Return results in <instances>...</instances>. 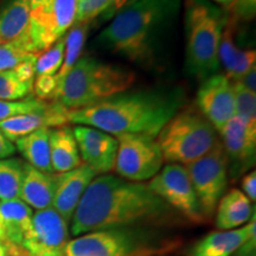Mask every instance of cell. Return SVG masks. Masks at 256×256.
<instances>
[{"label": "cell", "instance_id": "e575fe53", "mask_svg": "<svg viewBox=\"0 0 256 256\" xmlns=\"http://www.w3.org/2000/svg\"><path fill=\"white\" fill-rule=\"evenodd\" d=\"M16 153V146L0 132V159H6Z\"/></svg>", "mask_w": 256, "mask_h": 256}, {"label": "cell", "instance_id": "ac0fdd59", "mask_svg": "<svg viewBox=\"0 0 256 256\" xmlns=\"http://www.w3.org/2000/svg\"><path fill=\"white\" fill-rule=\"evenodd\" d=\"M56 190V174H46L24 162L20 200L30 208L44 210L52 206Z\"/></svg>", "mask_w": 256, "mask_h": 256}, {"label": "cell", "instance_id": "7402d4cb", "mask_svg": "<svg viewBox=\"0 0 256 256\" xmlns=\"http://www.w3.org/2000/svg\"><path fill=\"white\" fill-rule=\"evenodd\" d=\"M50 128H40L16 142V150L26 159L28 164L46 174H54L50 159Z\"/></svg>", "mask_w": 256, "mask_h": 256}, {"label": "cell", "instance_id": "ab89813d", "mask_svg": "<svg viewBox=\"0 0 256 256\" xmlns=\"http://www.w3.org/2000/svg\"><path fill=\"white\" fill-rule=\"evenodd\" d=\"M2 234H4V229H2V217L0 214V240L2 238Z\"/></svg>", "mask_w": 256, "mask_h": 256}, {"label": "cell", "instance_id": "cb8c5ba5", "mask_svg": "<svg viewBox=\"0 0 256 256\" xmlns=\"http://www.w3.org/2000/svg\"><path fill=\"white\" fill-rule=\"evenodd\" d=\"M89 23H74L72 28L64 34L66 46H64V57L62 66L56 74L57 84L62 81L64 76L68 74L76 62L81 57L89 32Z\"/></svg>", "mask_w": 256, "mask_h": 256}, {"label": "cell", "instance_id": "b9f144b4", "mask_svg": "<svg viewBox=\"0 0 256 256\" xmlns=\"http://www.w3.org/2000/svg\"><path fill=\"white\" fill-rule=\"evenodd\" d=\"M126 2H127V0H126Z\"/></svg>", "mask_w": 256, "mask_h": 256}, {"label": "cell", "instance_id": "8fae6325", "mask_svg": "<svg viewBox=\"0 0 256 256\" xmlns=\"http://www.w3.org/2000/svg\"><path fill=\"white\" fill-rule=\"evenodd\" d=\"M196 108L220 132L235 115L232 82L224 74H214L202 81L197 92Z\"/></svg>", "mask_w": 256, "mask_h": 256}, {"label": "cell", "instance_id": "8992f818", "mask_svg": "<svg viewBox=\"0 0 256 256\" xmlns=\"http://www.w3.org/2000/svg\"><path fill=\"white\" fill-rule=\"evenodd\" d=\"M164 162L188 165L206 154L218 142V132L197 108L179 110L156 136Z\"/></svg>", "mask_w": 256, "mask_h": 256}, {"label": "cell", "instance_id": "f1b7e54d", "mask_svg": "<svg viewBox=\"0 0 256 256\" xmlns=\"http://www.w3.org/2000/svg\"><path fill=\"white\" fill-rule=\"evenodd\" d=\"M235 95V116L256 124V92L246 89L241 83L232 82Z\"/></svg>", "mask_w": 256, "mask_h": 256}, {"label": "cell", "instance_id": "52a82bcc", "mask_svg": "<svg viewBox=\"0 0 256 256\" xmlns=\"http://www.w3.org/2000/svg\"><path fill=\"white\" fill-rule=\"evenodd\" d=\"M179 247L176 240H156L127 228L104 229L69 240L64 256H165Z\"/></svg>", "mask_w": 256, "mask_h": 256}, {"label": "cell", "instance_id": "d6986e66", "mask_svg": "<svg viewBox=\"0 0 256 256\" xmlns=\"http://www.w3.org/2000/svg\"><path fill=\"white\" fill-rule=\"evenodd\" d=\"M0 214L2 217V238L23 246L32 232V209L22 200L0 202Z\"/></svg>", "mask_w": 256, "mask_h": 256}, {"label": "cell", "instance_id": "6da1fadb", "mask_svg": "<svg viewBox=\"0 0 256 256\" xmlns=\"http://www.w3.org/2000/svg\"><path fill=\"white\" fill-rule=\"evenodd\" d=\"M170 214V206L147 184L98 174L89 184L74 212L70 232L78 238L98 230L156 222Z\"/></svg>", "mask_w": 256, "mask_h": 256}, {"label": "cell", "instance_id": "f35d334b", "mask_svg": "<svg viewBox=\"0 0 256 256\" xmlns=\"http://www.w3.org/2000/svg\"><path fill=\"white\" fill-rule=\"evenodd\" d=\"M214 2H216L217 4H220V5H223V6H226V8H229V6L232 4L234 0H214Z\"/></svg>", "mask_w": 256, "mask_h": 256}, {"label": "cell", "instance_id": "9c48e42d", "mask_svg": "<svg viewBox=\"0 0 256 256\" xmlns=\"http://www.w3.org/2000/svg\"><path fill=\"white\" fill-rule=\"evenodd\" d=\"M118 139V153L114 170L121 178L142 183L150 180L164 164L156 138L145 134H121Z\"/></svg>", "mask_w": 256, "mask_h": 256}, {"label": "cell", "instance_id": "7a4b0ae2", "mask_svg": "<svg viewBox=\"0 0 256 256\" xmlns=\"http://www.w3.org/2000/svg\"><path fill=\"white\" fill-rule=\"evenodd\" d=\"M183 102V96L176 90L124 92L81 110H69V122L98 128L113 136L145 134L156 138Z\"/></svg>", "mask_w": 256, "mask_h": 256}, {"label": "cell", "instance_id": "44dd1931", "mask_svg": "<svg viewBox=\"0 0 256 256\" xmlns=\"http://www.w3.org/2000/svg\"><path fill=\"white\" fill-rule=\"evenodd\" d=\"M216 226L220 232L232 230L252 218V202L238 188L223 194L216 206Z\"/></svg>", "mask_w": 256, "mask_h": 256}, {"label": "cell", "instance_id": "8d00e7d4", "mask_svg": "<svg viewBox=\"0 0 256 256\" xmlns=\"http://www.w3.org/2000/svg\"><path fill=\"white\" fill-rule=\"evenodd\" d=\"M256 249V236H252L247 242L243 243L238 250V256H255Z\"/></svg>", "mask_w": 256, "mask_h": 256}, {"label": "cell", "instance_id": "d6a6232c", "mask_svg": "<svg viewBox=\"0 0 256 256\" xmlns=\"http://www.w3.org/2000/svg\"><path fill=\"white\" fill-rule=\"evenodd\" d=\"M230 8V17L235 20H250L256 11V0H234Z\"/></svg>", "mask_w": 256, "mask_h": 256}, {"label": "cell", "instance_id": "4dcf8cb0", "mask_svg": "<svg viewBox=\"0 0 256 256\" xmlns=\"http://www.w3.org/2000/svg\"><path fill=\"white\" fill-rule=\"evenodd\" d=\"M37 57L19 49L14 42L0 44V72L14 69L25 62H36Z\"/></svg>", "mask_w": 256, "mask_h": 256}, {"label": "cell", "instance_id": "9a60e30c", "mask_svg": "<svg viewBox=\"0 0 256 256\" xmlns=\"http://www.w3.org/2000/svg\"><path fill=\"white\" fill-rule=\"evenodd\" d=\"M69 124V110L58 102L50 101L42 110L0 121V132L10 142H17L40 128H57Z\"/></svg>", "mask_w": 256, "mask_h": 256}, {"label": "cell", "instance_id": "30bf717a", "mask_svg": "<svg viewBox=\"0 0 256 256\" xmlns=\"http://www.w3.org/2000/svg\"><path fill=\"white\" fill-rule=\"evenodd\" d=\"M156 196L194 223L206 222L184 165L168 164L147 183Z\"/></svg>", "mask_w": 256, "mask_h": 256}, {"label": "cell", "instance_id": "d4e9b609", "mask_svg": "<svg viewBox=\"0 0 256 256\" xmlns=\"http://www.w3.org/2000/svg\"><path fill=\"white\" fill-rule=\"evenodd\" d=\"M24 162L19 159H0V200H20Z\"/></svg>", "mask_w": 256, "mask_h": 256}, {"label": "cell", "instance_id": "83f0119b", "mask_svg": "<svg viewBox=\"0 0 256 256\" xmlns=\"http://www.w3.org/2000/svg\"><path fill=\"white\" fill-rule=\"evenodd\" d=\"M64 46H66V40L64 36L60 37L58 40L42 52L37 57L34 62V72L36 76L40 75H50L55 76L62 66L64 57Z\"/></svg>", "mask_w": 256, "mask_h": 256}, {"label": "cell", "instance_id": "1f68e13d", "mask_svg": "<svg viewBox=\"0 0 256 256\" xmlns=\"http://www.w3.org/2000/svg\"><path fill=\"white\" fill-rule=\"evenodd\" d=\"M57 89L56 76L40 75L34 78L32 90L34 92V98L40 101H54Z\"/></svg>", "mask_w": 256, "mask_h": 256}, {"label": "cell", "instance_id": "277c9868", "mask_svg": "<svg viewBox=\"0 0 256 256\" xmlns=\"http://www.w3.org/2000/svg\"><path fill=\"white\" fill-rule=\"evenodd\" d=\"M134 82L136 74L132 70L81 57L57 84L54 101L69 110H81L128 90Z\"/></svg>", "mask_w": 256, "mask_h": 256}, {"label": "cell", "instance_id": "603a6c76", "mask_svg": "<svg viewBox=\"0 0 256 256\" xmlns=\"http://www.w3.org/2000/svg\"><path fill=\"white\" fill-rule=\"evenodd\" d=\"M30 14L26 0H5L0 5V44L20 37L30 23Z\"/></svg>", "mask_w": 256, "mask_h": 256}, {"label": "cell", "instance_id": "836d02e7", "mask_svg": "<svg viewBox=\"0 0 256 256\" xmlns=\"http://www.w3.org/2000/svg\"><path fill=\"white\" fill-rule=\"evenodd\" d=\"M242 190H243V194L248 197L249 200L255 202V200H256V172H255V170L248 172V174L242 178Z\"/></svg>", "mask_w": 256, "mask_h": 256}, {"label": "cell", "instance_id": "ffe728a7", "mask_svg": "<svg viewBox=\"0 0 256 256\" xmlns=\"http://www.w3.org/2000/svg\"><path fill=\"white\" fill-rule=\"evenodd\" d=\"M49 144L51 166L54 172L64 174L83 164L72 128L70 126L50 130Z\"/></svg>", "mask_w": 256, "mask_h": 256}, {"label": "cell", "instance_id": "ba28073f", "mask_svg": "<svg viewBox=\"0 0 256 256\" xmlns=\"http://www.w3.org/2000/svg\"><path fill=\"white\" fill-rule=\"evenodd\" d=\"M196 192L204 220H211L228 186V158L220 139L206 154L184 165Z\"/></svg>", "mask_w": 256, "mask_h": 256}, {"label": "cell", "instance_id": "4fadbf2b", "mask_svg": "<svg viewBox=\"0 0 256 256\" xmlns=\"http://www.w3.org/2000/svg\"><path fill=\"white\" fill-rule=\"evenodd\" d=\"M228 158L230 176L242 174L255 164L256 124H250L238 116L228 121L218 133Z\"/></svg>", "mask_w": 256, "mask_h": 256}, {"label": "cell", "instance_id": "74e56055", "mask_svg": "<svg viewBox=\"0 0 256 256\" xmlns=\"http://www.w3.org/2000/svg\"><path fill=\"white\" fill-rule=\"evenodd\" d=\"M28 6H30L31 11H34V10L42 8L44 6H46L49 4L50 0H26Z\"/></svg>", "mask_w": 256, "mask_h": 256}, {"label": "cell", "instance_id": "e0dca14e", "mask_svg": "<svg viewBox=\"0 0 256 256\" xmlns=\"http://www.w3.org/2000/svg\"><path fill=\"white\" fill-rule=\"evenodd\" d=\"M252 236H256L255 214L242 228L209 234L194 247V256H230Z\"/></svg>", "mask_w": 256, "mask_h": 256}, {"label": "cell", "instance_id": "60d3db41", "mask_svg": "<svg viewBox=\"0 0 256 256\" xmlns=\"http://www.w3.org/2000/svg\"><path fill=\"white\" fill-rule=\"evenodd\" d=\"M0 256H6V255H5V250H4V247H2V242H0Z\"/></svg>", "mask_w": 256, "mask_h": 256}, {"label": "cell", "instance_id": "d590c367", "mask_svg": "<svg viewBox=\"0 0 256 256\" xmlns=\"http://www.w3.org/2000/svg\"><path fill=\"white\" fill-rule=\"evenodd\" d=\"M236 82L241 83L243 87L248 89V90L256 92V66H254L252 70H249L241 80H238Z\"/></svg>", "mask_w": 256, "mask_h": 256}, {"label": "cell", "instance_id": "5b68a950", "mask_svg": "<svg viewBox=\"0 0 256 256\" xmlns=\"http://www.w3.org/2000/svg\"><path fill=\"white\" fill-rule=\"evenodd\" d=\"M228 14L210 0H186V69L203 81L220 68L218 46Z\"/></svg>", "mask_w": 256, "mask_h": 256}, {"label": "cell", "instance_id": "484cf974", "mask_svg": "<svg viewBox=\"0 0 256 256\" xmlns=\"http://www.w3.org/2000/svg\"><path fill=\"white\" fill-rule=\"evenodd\" d=\"M126 0H78L75 23H89L104 14H115Z\"/></svg>", "mask_w": 256, "mask_h": 256}, {"label": "cell", "instance_id": "7c38bea8", "mask_svg": "<svg viewBox=\"0 0 256 256\" xmlns=\"http://www.w3.org/2000/svg\"><path fill=\"white\" fill-rule=\"evenodd\" d=\"M69 241L68 222L52 206L37 210L32 217V232L23 247L31 256H64Z\"/></svg>", "mask_w": 256, "mask_h": 256}, {"label": "cell", "instance_id": "5bb4252c", "mask_svg": "<svg viewBox=\"0 0 256 256\" xmlns=\"http://www.w3.org/2000/svg\"><path fill=\"white\" fill-rule=\"evenodd\" d=\"M72 132L82 162L90 166L98 176L113 171L118 153L116 136L84 124H76Z\"/></svg>", "mask_w": 256, "mask_h": 256}, {"label": "cell", "instance_id": "3957f363", "mask_svg": "<svg viewBox=\"0 0 256 256\" xmlns=\"http://www.w3.org/2000/svg\"><path fill=\"white\" fill-rule=\"evenodd\" d=\"M183 0H127L100 32L98 46L136 64L154 62L160 40L174 24Z\"/></svg>", "mask_w": 256, "mask_h": 256}, {"label": "cell", "instance_id": "f546056e", "mask_svg": "<svg viewBox=\"0 0 256 256\" xmlns=\"http://www.w3.org/2000/svg\"><path fill=\"white\" fill-rule=\"evenodd\" d=\"M46 104L48 102L38 100L34 96H28L20 101L0 100V121L42 110L43 107H46Z\"/></svg>", "mask_w": 256, "mask_h": 256}, {"label": "cell", "instance_id": "2e32d148", "mask_svg": "<svg viewBox=\"0 0 256 256\" xmlns=\"http://www.w3.org/2000/svg\"><path fill=\"white\" fill-rule=\"evenodd\" d=\"M98 174L83 164L72 171L56 174V190L52 208L66 222H70L80 200Z\"/></svg>", "mask_w": 256, "mask_h": 256}, {"label": "cell", "instance_id": "4316f807", "mask_svg": "<svg viewBox=\"0 0 256 256\" xmlns=\"http://www.w3.org/2000/svg\"><path fill=\"white\" fill-rule=\"evenodd\" d=\"M34 83L23 82L14 69L0 72V100L20 101L32 92Z\"/></svg>", "mask_w": 256, "mask_h": 256}]
</instances>
